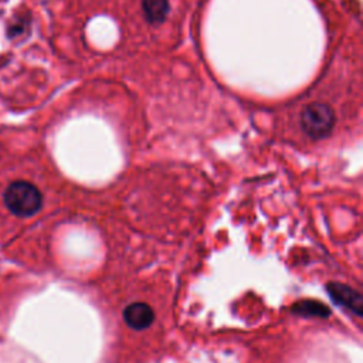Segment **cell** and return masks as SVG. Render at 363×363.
Masks as SVG:
<instances>
[{"mask_svg":"<svg viewBox=\"0 0 363 363\" xmlns=\"http://www.w3.org/2000/svg\"><path fill=\"white\" fill-rule=\"evenodd\" d=\"M5 205L19 217H32L40 212L43 206L41 192L29 182L17 180L10 183L5 190Z\"/></svg>","mask_w":363,"mask_h":363,"instance_id":"1","label":"cell"},{"mask_svg":"<svg viewBox=\"0 0 363 363\" xmlns=\"http://www.w3.org/2000/svg\"><path fill=\"white\" fill-rule=\"evenodd\" d=\"M335 124V114L329 105L324 102H313L304 109L301 125L304 132L313 139L328 136Z\"/></svg>","mask_w":363,"mask_h":363,"instance_id":"2","label":"cell"},{"mask_svg":"<svg viewBox=\"0 0 363 363\" xmlns=\"http://www.w3.org/2000/svg\"><path fill=\"white\" fill-rule=\"evenodd\" d=\"M124 321L135 331H144L155 321V313L149 305L144 302H135L125 308Z\"/></svg>","mask_w":363,"mask_h":363,"instance_id":"3","label":"cell"},{"mask_svg":"<svg viewBox=\"0 0 363 363\" xmlns=\"http://www.w3.org/2000/svg\"><path fill=\"white\" fill-rule=\"evenodd\" d=\"M328 292L335 299V302L345 305L346 308L352 310L356 315H362V297L359 292L341 284H329Z\"/></svg>","mask_w":363,"mask_h":363,"instance_id":"4","label":"cell"},{"mask_svg":"<svg viewBox=\"0 0 363 363\" xmlns=\"http://www.w3.org/2000/svg\"><path fill=\"white\" fill-rule=\"evenodd\" d=\"M144 13L151 23H160L169 10L167 0H144Z\"/></svg>","mask_w":363,"mask_h":363,"instance_id":"5","label":"cell"}]
</instances>
